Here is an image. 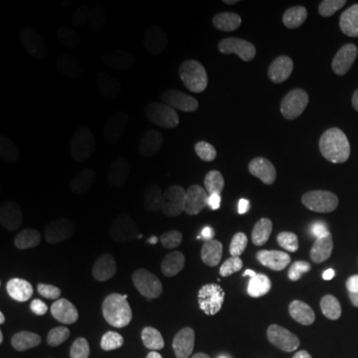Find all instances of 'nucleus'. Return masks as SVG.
I'll return each mask as SVG.
<instances>
[{
	"instance_id": "1",
	"label": "nucleus",
	"mask_w": 358,
	"mask_h": 358,
	"mask_svg": "<svg viewBox=\"0 0 358 358\" xmlns=\"http://www.w3.org/2000/svg\"><path fill=\"white\" fill-rule=\"evenodd\" d=\"M299 127L317 153H340L347 141V127L337 106L327 100H310L299 111Z\"/></svg>"
},
{
	"instance_id": "2",
	"label": "nucleus",
	"mask_w": 358,
	"mask_h": 358,
	"mask_svg": "<svg viewBox=\"0 0 358 358\" xmlns=\"http://www.w3.org/2000/svg\"><path fill=\"white\" fill-rule=\"evenodd\" d=\"M159 248L158 227L145 211H134L124 219L116 239L118 261L128 271L145 267Z\"/></svg>"
},
{
	"instance_id": "3",
	"label": "nucleus",
	"mask_w": 358,
	"mask_h": 358,
	"mask_svg": "<svg viewBox=\"0 0 358 358\" xmlns=\"http://www.w3.org/2000/svg\"><path fill=\"white\" fill-rule=\"evenodd\" d=\"M243 194L262 211L290 214L299 208L294 185L274 171H250L243 179Z\"/></svg>"
},
{
	"instance_id": "4",
	"label": "nucleus",
	"mask_w": 358,
	"mask_h": 358,
	"mask_svg": "<svg viewBox=\"0 0 358 358\" xmlns=\"http://www.w3.org/2000/svg\"><path fill=\"white\" fill-rule=\"evenodd\" d=\"M34 66L43 87L62 100H70L80 92V77L75 65L53 45H38L34 50Z\"/></svg>"
},
{
	"instance_id": "5",
	"label": "nucleus",
	"mask_w": 358,
	"mask_h": 358,
	"mask_svg": "<svg viewBox=\"0 0 358 358\" xmlns=\"http://www.w3.org/2000/svg\"><path fill=\"white\" fill-rule=\"evenodd\" d=\"M310 319L301 308H287L272 322L268 352L274 358H301L308 350Z\"/></svg>"
},
{
	"instance_id": "6",
	"label": "nucleus",
	"mask_w": 358,
	"mask_h": 358,
	"mask_svg": "<svg viewBox=\"0 0 358 358\" xmlns=\"http://www.w3.org/2000/svg\"><path fill=\"white\" fill-rule=\"evenodd\" d=\"M268 168L290 182L310 187L325 186L332 179V171L325 163L294 150H277L272 153L268 156Z\"/></svg>"
},
{
	"instance_id": "7",
	"label": "nucleus",
	"mask_w": 358,
	"mask_h": 358,
	"mask_svg": "<svg viewBox=\"0 0 358 358\" xmlns=\"http://www.w3.org/2000/svg\"><path fill=\"white\" fill-rule=\"evenodd\" d=\"M280 65L275 53L262 40L244 45L239 57V77L252 92H264L277 82Z\"/></svg>"
},
{
	"instance_id": "8",
	"label": "nucleus",
	"mask_w": 358,
	"mask_h": 358,
	"mask_svg": "<svg viewBox=\"0 0 358 358\" xmlns=\"http://www.w3.org/2000/svg\"><path fill=\"white\" fill-rule=\"evenodd\" d=\"M214 204V192L206 186H194L178 199L173 211V226L181 239L192 241L203 231Z\"/></svg>"
},
{
	"instance_id": "9",
	"label": "nucleus",
	"mask_w": 358,
	"mask_h": 358,
	"mask_svg": "<svg viewBox=\"0 0 358 358\" xmlns=\"http://www.w3.org/2000/svg\"><path fill=\"white\" fill-rule=\"evenodd\" d=\"M348 324L334 308H319L310 317L308 350L313 358H329L347 342Z\"/></svg>"
},
{
	"instance_id": "10",
	"label": "nucleus",
	"mask_w": 358,
	"mask_h": 358,
	"mask_svg": "<svg viewBox=\"0 0 358 358\" xmlns=\"http://www.w3.org/2000/svg\"><path fill=\"white\" fill-rule=\"evenodd\" d=\"M169 101L181 113L198 118H211L224 110L227 98L222 90L214 85L196 82L174 88L169 95Z\"/></svg>"
},
{
	"instance_id": "11",
	"label": "nucleus",
	"mask_w": 358,
	"mask_h": 358,
	"mask_svg": "<svg viewBox=\"0 0 358 358\" xmlns=\"http://www.w3.org/2000/svg\"><path fill=\"white\" fill-rule=\"evenodd\" d=\"M217 279L208 262H196L186 271L179 287V306L185 312L199 313L211 306Z\"/></svg>"
},
{
	"instance_id": "12",
	"label": "nucleus",
	"mask_w": 358,
	"mask_h": 358,
	"mask_svg": "<svg viewBox=\"0 0 358 358\" xmlns=\"http://www.w3.org/2000/svg\"><path fill=\"white\" fill-rule=\"evenodd\" d=\"M159 140L169 159L179 168H189L203 151V141L192 129L176 120H164L159 127Z\"/></svg>"
},
{
	"instance_id": "13",
	"label": "nucleus",
	"mask_w": 358,
	"mask_h": 358,
	"mask_svg": "<svg viewBox=\"0 0 358 358\" xmlns=\"http://www.w3.org/2000/svg\"><path fill=\"white\" fill-rule=\"evenodd\" d=\"M271 241L272 227L267 219L250 216L236 229L231 243V254L239 262H252L266 252Z\"/></svg>"
},
{
	"instance_id": "14",
	"label": "nucleus",
	"mask_w": 358,
	"mask_h": 358,
	"mask_svg": "<svg viewBox=\"0 0 358 358\" xmlns=\"http://www.w3.org/2000/svg\"><path fill=\"white\" fill-rule=\"evenodd\" d=\"M93 108L101 123L113 129H120V131L133 129L140 122V115L133 103L123 93L113 88L101 90L93 100Z\"/></svg>"
},
{
	"instance_id": "15",
	"label": "nucleus",
	"mask_w": 358,
	"mask_h": 358,
	"mask_svg": "<svg viewBox=\"0 0 358 358\" xmlns=\"http://www.w3.org/2000/svg\"><path fill=\"white\" fill-rule=\"evenodd\" d=\"M159 303V290L156 284L143 280L123 294L116 303V317L124 324H140L153 315Z\"/></svg>"
},
{
	"instance_id": "16",
	"label": "nucleus",
	"mask_w": 358,
	"mask_h": 358,
	"mask_svg": "<svg viewBox=\"0 0 358 358\" xmlns=\"http://www.w3.org/2000/svg\"><path fill=\"white\" fill-rule=\"evenodd\" d=\"M272 322L268 313L264 308H250L241 317L239 322V347L243 352L261 353L268 350L272 335Z\"/></svg>"
},
{
	"instance_id": "17",
	"label": "nucleus",
	"mask_w": 358,
	"mask_h": 358,
	"mask_svg": "<svg viewBox=\"0 0 358 358\" xmlns=\"http://www.w3.org/2000/svg\"><path fill=\"white\" fill-rule=\"evenodd\" d=\"M95 65L103 77L113 82H124L133 73V60L124 48L103 42L95 50Z\"/></svg>"
},
{
	"instance_id": "18",
	"label": "nucleus",
	"mask_w": 358,
	"mask_h": 358,
	"mask_svg": "<svg viewBox=\"0 0 358 358\" xmlns=\"http://www.w3.org/2000/svg\"><path fill=\"white\" fill-rule=\"evenodd\" d=\"M32 248L25 237L15 232L12 227L3 226L0 229V262L8 271H25L32 266Z\"/></svg>"
},
{
	"instance_id": "19",
	"label": "nucleus",
	"mask_w": 358,
	"mask_h": 358,
	"mask_svg": "<svg viewBox=\"0 0 358 358\" xmlns=\"http://www.w3.org/2000/svg\"><path fill=\"white\" fill-rule=\"evenodd\" d=\"M179 27L174 13L168 7L156 8L151 15V29L148 35V45L156 53H164L176 45Z\"/></svg>"
},
{
	"instance_id": "20",
	"label": "nucleus",
	"mask_w": 358,
	"mask_h": 358,
	"mask_svg": "<svg viewBox=\"0 0 358 358\" xmlns=\"http://www.w3.org/2000/svg\"><path fill=\"white\" fill-rule=\"evenodd\" d=\"M324 249L335 267L350 271L358 266V245L345 236H330L325 241Z\"/></svg>"
},
{
	"instance_id": "21",
	"label": "nucleus",
	"mask_w": 358,
	"mask_h": 358,
	"mask_svg": "<svg viewBox=\"0 0 358 358\" xmlns=\"http://www.w3.org/2000/svg\"><path fill=\"white\" fill-rule=\"evenodd\" d=\"M151 29V15L145 8H136L124 17L118 29V38L124 45H136L148 38Z\"/></svg>"
},
{
	"instance_id": "22",
	"label": "nucleus",
	"mask_w": 358,
	"mask_h": 358,
	"mask_svg": "<svg viewBox=\"0 0 358 358\" xmlns=\"http://www.w3.org/2000/svg\"><path fill=\"white\" fill-rule=\"evenodd\" d=\"M0 358H38L34 343L24 335H8L0 345Z\"/></svg>"
},
{
	"instance_id": "23",
	"label": "nucleus",
	"mask_w": 358,
	"mask_h": 358,
	"mask_svg": "<svg viewBox=\"0 0 358 358\" xmlns=\"http://www.w3.org/2000/svg\"><path fill=\"white\" fill-rule=\"evenodd\" d=\"M342 315L348 325L358 324V284H352L343 290L340 299Z\"/></svg>"
},
{
	"instance_id": "24",
	"label": "nucleus",
	"mask_w": 358,
	"mask_h": 358,
	"mask_svg": "<svg viewBox=\"0 0 358 358\" xmlns=\"http://www.w3.org/2000/svg\"><path fill=\"white\" fill-rule=\"evenodd\" d=\"M347 343L350 345V348H353V350L358 352V324L348 325Z\"/></svg>"
},
{
	"instance_id": "25",
	"label": "nucleus",
	"mask_w": 358,
	"mask_h": 358,
	"mask_svg": "<svg viewBox=\"0 0 358 358\" xmlns=\"http://www.w3.org/2000/svg\"><path fill=\"white\" fill-rule=\"evenodd\" d=\"M353 37H355V42L358 43V27L355 29V32H353Z\"/></svg>"
},
{
	"instance_id": "26",
	"label": "nucleus",
	"mask_w": 358,
	"mask_h": 358,
	"mask_svg": "<svg viewBox=\"0 0 358 358\" xmlns=\"http://www.w3.org/2000/svg\"><path fill=\"white\" fill-rule=\"evenodd\" d=\"M199 358H214V357H209V355H204V357H199Z\"/></svg>"
}]
</instances>
